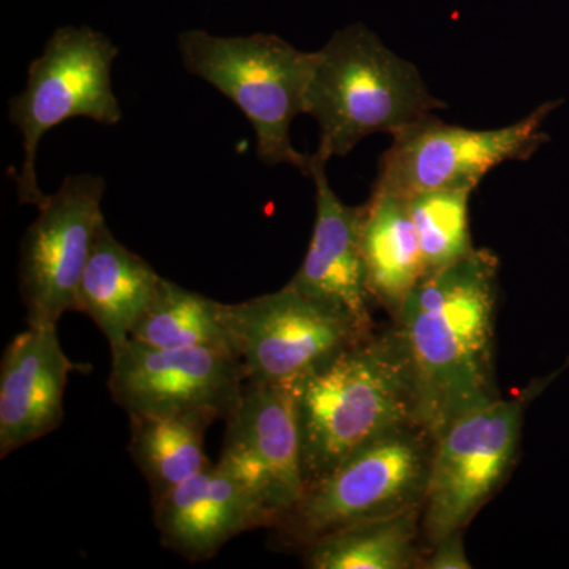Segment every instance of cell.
Segmentation results:
<instances>
[{
	"label": "cell",
	"instance_id": "7",
	"mask_svg": "<svg viewBox=\"0 0 569 569\" xmlns=\"http://www.w3.org/2000/svg\"><path fill=\"white\" fill-rule=\"evenodd\" d=\"M561 102H546L511 126L473 130L433 114L392 137L381 157L373 189L410 198L445 189H473L498 164L523 162L549 141L546 119Z\"/></svg>",
	"mask_w": 569,
	"mask_h": 569
},
{
	"label": "cell",
	"instance_id": "21",
	"mask_svg": "<svg viewBox=\"0 0 569 569\" xmlns=\"http://www.w3.org/2000/svg\"><path fill=\"white\" fill-rule=\"evenodd\" d=\"M473 192V189H445L407 198L427 272L458 263L477 249L471 242L468 213Z\"/></svg>",
	"mask_w": 569,
	"mask_h": 569
},
{
	"label": "cell",
	"instance_id": "16",
	"mask_svg": "<svg viewBox=\"0 0 569 569\" xmlns=\"http://www.w3.org/2000/svg\"><path fill=\"white\" fill-rule=\"evenodd\" d=\"M160 282L162 276L119 242L104 222L78 288L77 312L91 318L114 353L129 342Z\"/></svg>",
	"mask_w": 569,
	"mask_h": 569
},
{
	"label": "cell",
	"instance_id": "4",
	"mask_svg": "<svg viewBox=\"0 0 569 569\" xmlns=\"http://www.w3.org/2000/svg\"><path fill=\"white\" fill-rule=\"evenodd\" d=\"M183 69L223 93L254 130L257 156L268 167L290 164L309 176L312 153L291 144V123L306 114L316 51L298 50L274 33L219 37L201 29L179 33Z\"/></svg>",
	"mask_w": 569,
	"mask_h": 569
},
{
	"label": "cell",
	"instance_id": "10",
	"mask_svg": "<svg viewBox=\"0 0 569 569\" xmlns=\"http://www.w3.org/2000/svg\"><path fill=\"white\" fill-rule=\"evenodd\" d=\"M102 176L73 174L48 194L21 242L20 291L29 326L58 325L77 312L78 288L93 242L107 222Z\"/></svg>",
	"mask_w": 569,
	"mask_h": 569
},
{
	"label": "cell",
	"instance_id": "8",
	"mask_svg": "<svg viewBox=\"0 0 569 569\" xmlns=\"http://www.w3.org/2000/svg\"><path fill=\"white\" fill-rule=\"evenodd\" d=\"M523 400H492L436 438L421 531L430 546L466 529L503 485L518 458Z\"/></svg>",
	"mask_w": 569,
	"mask_h": 569
},
{
	"label": "cell",
	"instance_id": "18",
	"mask_svg": "<svg viewBox=\"0 0 569 569\" xmlns=\"http://www.w3.org/2000/svg\"><path fill=\"white\" fill-rule=\"evenodd\" d=\"M219 418L209 410L130 417V456L151 488L152 501L211 466L204 436Z\"/></svg>",
	"mask_w": 569,
	"mask_h": 569
},
{
	"label": "cell",
	"instance_id": "20",
	"mask_svg": "<svg viewBox=\"0 0 569 569\" xmlns=\"http://www.w3.org/2000/svg\"><path fill=\"white\" fill-rule=\"evenodd\" d=\"M130 339L153 348H212L236 353L223 321L222 302L164 277Z\"/></svg>",
	"mask_w": 569,
	"mask_h": 569
},
{
	"label": "cell",
	"instance_id": "22",
	"mask_svg": "<svg viewBox=\"0 0 569 569\" xmlns=\"http://www.w3.org/2000/svg\"><path fill=\"white\" fill-rule=\"evenodd\" d=\"M462 531H455L432 546L429 559L422 561V568L427 569H470V560L467 559L463 548Z\"/></svg>",
	"mask_w": 569,
	"mask_h": 569
},
{
	"label": "cell",
	"instance_id": "13",
	"mask_svg": "<svg viewBox=\"0 0 569 569\" xmlns=\"http://www.w3.org/2000/svg\"><path fill=\"white\" fill-rule=\"evenodd\" d=\"M326 164L312 153L309 178L316 183V224L305 261L288 284L373 335V298L361 241L362 206H348L337 197Z\"/></svg>",
	"mask_w": 569,
	"mask_h": 569
},
{
	"label": "cell",
	"instance_id": "5",
	"mask_svg": "<svg viewBox=\"0 0 569 569\" xmlns=\"http://www.w3.org/2000/svg\"><path fill=\"white\" fill-rule=\"evenodd\" d=\"M433 447L425 426L408 425L356 449L277 520V541L305 549L351 523L422 508Z\"/></svg>",
	"mask_w": 569,
	"mask_h": 569
},
{
	"label": "cell",
	"instance_id": "9",
	"mask_svg": "<svg viewBox=\"0 0 569 569\" xmlns=\"http://www.w3.org/2000/svg\"><path fill=\"white\" fill-rule=\"evenodd\" d=\"M236 353L253 383L295 385L366 335L290 284L238 305H222Z\"/></svg>",
	"mask_w": 569,
	"mask_h": 569
},
{
	"label": "cell",
	"instance_id": "1",
	"mask_svg": "<svg viewBox=\"0 0 569 569\" xmlns=\"http://www.w3.org/2000/svg\"><path fill=\"white\" fill-rule=\"evenodd\" d=\"M500 261L475 249L429 272L396 318L417 383L419 419L437 438L455 419L498 399L496 318Z\"/></svg>",
	"mask_w": 569,
	"mask_h": 569
},
{
	"label": "cell",
	"instance_id": "11",
	"mask_svg": "<svg viewBox=\"0 0 569 569\" xmlns=\"http://www.w3.org/2000/svg\"><path fill=\"white\" fill-rule=\"evenodd\" d=\"M111 356L108 388L129 417L209 410L227 418L247 383L246 367L231 351L153 348L130 339Z\"/></svg>",
	"mask_w": 569,
	"mask_h": 569
},
{
	"label": "cell",
	"instance_id": "3",
	"mask_svg": "<svg viewBox=\"0 0 569 569\" xmlns=\"http://www.w3.org/2000/svg\"><path fill=\"white\" fill-rule=\"evenodd\" d=\"M447 108L430 93L417 66L365 24L340 29L316 51L306 114L320 127L313 153L325 162L348 156L370 134H395Z\"/></svg>",
	"mask_w": 569,
	"mask_h": 569
},
{
	"label": "cell",
	"instance_id": "15",
	"mask_svg": "<svg viewBox=\"0 0 569 569\" xmlns=\"http://www.w3.org/2000/svg\"><path fill=\"white\" fill-rule=\"evenodd\" d=\"M73 369L58 325L28 326L13 337L0 362V458L61 426Z\"/></svg>",
	"mask_w": 569,
	"mask_h": 569
},
{
	"label": "cell",
	"instance_id": "19",
	"mask_svg": "<svg viewBox=\"0 0 569 569\" xmlns=\"http://www.w3.org/2000/svg\"><path fill=\"white\" fill-rule=\"evenodd\" d=\"M422 508L351 523L306 546L312 569H407L418 567Z\"/></svg>",
	"mask_w": 569,
	"mask_h": 569
},
{
	"label": "cell",
	"instance_id": "17",
	"mask_svg": "<svg viewBox=\"0 0 569 569\" xmlns=\"http://www.w3.org/2000/svg\"><path fill=\"white\" fill-rule=\"evenodd\" d=\"M361 241L373 302L396 317L429 274L407 198L373 189L362 204Z\"/></svg>",
	"mask_w": 569,
	"mask_h": 569
},
{
	"label": "cell",
	"instance_id": "14",
	"mask_svg": "<svg viewBox=\"0 0 569 569\" xmlns=\"http://www.w3.org/2000/svg\"><path fill=\"white\" fill-rule=\"evenodd\" d=\"M153 520L164 548L193 563L212 559L238 535L272 526L268 509L219 463L153 501Z\"/></svg>",
	"mask_w": 569,
	"mask_h": 569
},
{
	"label": "cell",
	"instance_id": "2",
	"mask_svg": "<svg viewBox=\"0 0 569 569\" xmlns=\"http://www.w3.org/2000/svg\"><path fill=\"white\" fill-rule=\"evenodd\" d=\"M291 388L307 488L376 438L421 425L413 370L396 326L346 348Z\"/></svg>",
	"mask_w": 569,
	"mask_h": 569
},
{
	"label": "cell",
	"instance_id": "12",
	"mask_svg": "<svg viewBox=\"0 0 569 569\" xmlns=\"http://www.w3.org/2000/svg\"><path fill=\"white\" fill-rule=\"evenodd\" d=\"M224 419L227 433L217 463L261 501L274 526L307 489L293 388L247 380Z\"/></svg>",
	"mask_w": 569,
	"mask_h": 569
},
{
	"label": "cell",
	"instance_id": "6",
	"mask_svg": "<svg viewBox=\"0 0 569 569\" xmlns=\"http://www.w3.org/2000/svg\"><path fill=\"white\" fill-rule=\"evenodd\" d=\"M118 54L104 33L89 26H62L29 66L24 91L9 103V119L21 133L24 151L17 179L21 204L40 208L47 200L37 178V151L44 134L70 119L103 126L122 121L111 78Z\"/></svg>",
	"mask_w": 569,
	"mask_h": 569
}]
</instances>
